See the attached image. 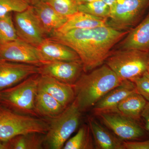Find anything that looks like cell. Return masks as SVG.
Wrapping results in <instances>:
<instances>
[{"mask_svg": "<svg viewBox=\"0 0 149 149\" xmlns=\"http://www.w3.org/2000/svg\"><path fill=\"white\" fill-rule=\"evenodd\" d=\"M18 39L13 17V13L0 17V45Z\"/></svg>", "mask_w": 149, "mask_h": 149, "instance_id": "24", "label": "cell"}, {"mask_svg": "<svg viewBox=\"0 0 149 149\" xmlns=\"http://www.w3.org/2000/svg\"><path fill=\"white\" fill-rule=\"evenodd\" d=\"M93 136L88 124H84L76 135L68 139L63 149H92L95 148Z\"/></svg>", "mask_w": 149, "mask_h": 149, "instance_id": "23", "label": "cell"}, {"mask_svg": "<svg viewBox=\"0 0 149 149\" xmlns=\"http://www.w3.org/2000/svg\"><path fill=\"white\" fill-rule=\"evenodd\" d=\"M149 6V0H116L111 9L109 26L117 30L136 23Z\"/></svg>", "mask_w": 149, "mask_h": 149, "instance_id": "7", "label": "cell"}, {"mask_svg": "<svg viewBox=\"0 0 149 149\" xmlns=\"http://www.w3.org/2000/svg\"><path fill=\"white\" fill-rule=\"evenodd\" d=\"M120 49L149 52V14L120 43Z\"/></svg>", "mask_w": 149, "mask_h": 149, "instance_id": "18", "label": "cell"}, {"mask_svg": "<svg viewBox=\"0 0 149 149\" xmlns=\"http://www.w3.org/2000/svg\"><path fill=\"white\" fill-rule=\"evenodd\" d=\"M88 125L93 136L95 148L125 149L124 141L110 132L95 118L88 117Z\"/></svg>", "mask_w": 149, "mask_h": 149, "instance_id": "16", "label": "cell"}, {"mask_svg": "<svg viewBox=\"0 0 149 149\" xmlns=\"http://www.w3.org/2000/svg\"><path fill=\"white\" fill-rule=\"evenodd\" d=\"M103 1L107 4L110 7V9H111L114 6L116 0H103Z\"/></svg>", "mask_w": 149, "mask_h": 149, "instance_id": "31", "label": "cell"}, {"mask_svg": "<svg viewBox=\"0 0 149 149\" xmlns=\"http://www.w3.org/2000/svg\"><path fill=\"white\" fill-rule=\"evenodd\" d=\"M97 1V0H79L80 4L83 3L91 2L94 1Z\"/></svg>", "mask_w": 149, "mask_h": 149, "instance_id": "32", "label": "cell"}, {"mask_svg": "<svg viewBox=\"0 0 149 149\" xmlns=\"http://www.w3.org/2000/svg\"><path fill=\"white\" fill-rule=\"evenodd\" d=\"M61 15L68 17L78 11L79 0H48L47 2Z\"/></svg>", "mask_w": 149, "mask_h": 149, "instance_id": "26", "label": "cell"}, {"mask_svg": "<svg viewBox=\"0 0 149 149\" xmlns=\"http://www.w3.org/2000/svg\"><path fill=\"white\" fill-rule=\"evenodd\" d=\"M32 5L31 0H0V17L11 13L21 12Z\"/></svg>", "mask_w": 149, "mask_h": 149, "instance_id": "27", "label": "cell"}, {"mask_svg": "<svg viewBox=\"0 0 149 149\" xmlns=\"http://www.w3.org/2000/svg\"><path fill=\"white\" fill-rule=\"evenodd\" d=\"M81 113L74 100L60 114L49 120V127L45 135L44 149H63L78 128Z\"/></svg>", "mask_w": 149, "mask_h": 149, "instance_id": "4", "label": "cell"}, {"mask_svg": "<svg viewBox=\"0 0 149 149\" xmlns=\"http://www.w3.org/2000/svg\"><path fill=\"white\" fill-rule=\"evenodd\" d=\"M96 115L106 127L122 141H137L145 136V130L138 121L122 114L117 110Z\"/></svg>", "mask_w": 149, "mask_h": 149, "instance_id": "8", "label": "cell"}, {"mask_svg": "<svg viewBox=\"0 0 149 149\" xmlns=\"http://www.w3.org/2000/svg\"><path fill=\"white\" fill-rule=\"evenodd\" d=\"M141 117L143 118L145 121L146 129L149 131V102H148L142 112Z\"/></svg>", "mask_w": 149, "mask_h": 149, "instance_id": "30", "label": "cell"}, {"mask_svg": "<svg viewBox=\"0 0 149 149\" xmlns=\"http://www.w3.org/2000/svg\"><path fill=\"white\" fill-rule=\"evenodd\" d=\"M120 80L106 64L83 73L73 85L75 102L81 112L87 111L107 93L120 85Z\"/></svg>", "mask_w": 149, "mask_h": 149, "instance_id": "2", "label": "cell"}, {"mask_svg": "<svg viewBox=\"0 0 149 149\" xmlns=\"http://www.w3.org/2000/svg\"><path fill=\"white\" fill-rule=\"evenodd\" d=\"M39 88L49 93L65 108L75 99L73 85L63 83L49 76L40 74Z\"/></svg>", "mask_w": 149, "mask_h": 149, "instance_id": "15", "label": "cell"}, {"mask_svg": "<svg viewBox=\"0 0 149 149\" xmlns=\"http://www.w3.org/2000/svg\"><path fill=\"white\" fill-rule=\"evenodd\" d=\"M18 38L37 47L48 37L32 5L21 12L13 13Z\"/></svg>", "mask_w": 149, "mask_h": 149, "instance_id": "9", "label": "cell"}, {"mask_svg": "<svg viewBox=\"0 0 149 149\" xmlns=\"http://www.w3.org/2000/svg\"><path fill=\"white\" fill-rule=\"evenodd\" d=\"M105 62L120 80H131L148 71L149 52L120 49L110 53Z\"/></svg>", "mask_w": 149, "mask_h": 149, "instance_id": "5", "label": "cell"}, {"mask_svg": "<svg viewBox=\"0 0 149 149\" xmlns=\"http://www.w3.org/2000/svg\"><path fill=\"white\" fill-rule=\"evenodd\" d=\"M78 11L102 18H109L110 7L103 0H97L91 2L79 5Z\"/></svg>", "mask_w": 149, "mask_h": 149, "instance_id": "25", "label": "cell"}, {"mask_svg": "<svg viewBox=\"0 0 149 149\" xmlns=\"http://www.w3.org/2000/svg\"><path fill=\"white\" fill-rule=\"evenodd\" d=\"M39 67L0 59V92L18 84L34 74Z\"/></svg>", "mask_w": 149, "mask_h": 149, "instance_id": "12", "label": "cell"}, {"mask_svg": "<svg viewBox=\"0 0 149 149\" xmlns=\"http://www.w3.org/2000/svg\"><path fill=\"white\" fill-rule=\"evenodd\" d=\"M148 102L136 91L123 100L118 105L117 109L122 114L139 122Z\"/></svg>", "mask_w": 149, "mask_h": 149, "instance_id": "21", "label": "cell"}, {"mask_svg": "<svg viewBox=\"0 0 149 149\" xmlns=\"http://www.w3.org/2000/svg\"><path fill=\"white\" fill-rule=\"evenodd\" d=\"M44 61H75L80 60L75 51L64 44L47 37L37 47Z\"/></svg>", "mask_w": 149, "mask_h": 149, "instance_id": "14", "label": "cell"}, {"mask_svg": "<svg viewBox=\"0 0 149 149\" xmlns=\"http://www.w3.org/2000/svg\"><path fill=\"white\" fill-rule=\"evenodd\" d=\"M0 59L38 67L45 63L37 47L19 38L0 45Z\"/></svg>", "mask_w": 149, "mask_h": 149, "instance_id": "10", "label": "cell"}, {"mask_svg": "<svg viewBox=\"0 0 149 149\" xmlns=\"http://www.w3.org/2000/svg\"><path fill=\"white\" fill-rule=\"evenodd\" d=\"M48 0H31L32 1V5L34 4L35 3L39 2H47Z\"/></svg>", "mask_w": 149, "mask_h": 149, "instance_id": "33", "label": "cell"}, {"mask_svg": "<svg viewBox=\"0 0 149 149\" xmlns=\"http://www.w3.org/2000/svg\"><path fill=\"white\" fill-rule=\"evenodd\" d=\"M32 6L48 37L58 30L68 20V17L58 13L47 2H39Z\"/></svg>", "mask_w": 149, "mask_h": 149, "instance_id": "17", "label": "cell"}, {"mask_svg": "<svg viewBox=\"0 0 149 149\" xmlns=\"http://www.w3.org/2000/svg\"><path fill=\"white\" fill-rule=\"evenodd\" d=\"M35 107L40 118L48 120L56 117L65 109L52 96L40 89L39 86L35 98Z\"/></svg>", "mask_w": 149, "mask_h": 149, "instance_id": "20", "label": "cell"}, {"mask_svg": "<svg viewBox=\"0 0 149 149\" xmlns=\"http://www.w3.org/2000/svg\"><path fill=\"white\" fill-rule=\"evenodd\" d=\"M126 149H149V140L146 141H124Z\"/></svg>", "mask_w": 149, "mask_h": 149, "instance_id": "29", "label": "cell"}, {"mask_svg": "<svg viewBox=\"0 0 149 149\" xmlns=\"http://www.w3.org/2000/svg\"><path fill=\"white\" fill-rule=\"evenodd\" d=\"M129 32L106 26L72 29L63 33L55 31L47 37L75 51L83 63L84 72H88L101 66L113 47Z\"/></svg>", "mask_w": 149, "mask_h": 149, "instance_id": "1", "label": "cell"}, {"mask_svg": "<svg viewBox=\"0 0 149 149\" xmlns=\"http://www.w3.org/2000/svg\"><path fill=\"white\" fill-rule=\"evenodd\" d=\"M148 71L149 72V66L148 67Z\"/></svg>", "mask_w": 149, "mask_h": 149, "instance_id": "34", "label": "cell"}, {"mask_svg": "<svg viewBox=\"0 0 149 149\" xmlns=\"http://www.w3.org/2000/svg\"><path fill=\"white\" fill-rule=\"evenodd\" d=\"M130 81L135 84L138 93L149 102V72L146 71Z\"/></svg>", "mask_w": 149, "mask_h": 149, "instance_id": "28", "label": "cell"}, {"mask_svg": "<svg viewBox=\"0 0 149 149\" xmlns=\"http://www.w3.org/2000/svg\"><path fill=\"white\" fill-rule=\"evenodd\" d=\"M40 76V74H34L1 91L0 108L17 114L40 118L35 107Z\"/></svg>", "mask_w": 149, "mask_h": 149, "instance_id": "3", "label": "cell"}, {"mask_svg": "<svg viewBox=\"0 0 149 149\" xmlns=\"http://www.w3.org/2000/svg\"><path fill=\"white\" fill-rule=\"evenodd\" d=\"M49 120L17 114L0 108V140L6 141L15 136L37 132L46 134Z\"/></svg>", "mask_w": 149, "mask_h": 149, "instance_id": "6", "label": "cell"}, {"mask_svg": "<svg viewBox=\"0 0 149 149\" xmlns=\"http://www.w3.org/2000/svg\"><path fill=\"white\" fill-rule=\"evenodd\" d=\"M68 17L66 22L56 31L63 33L74 29H91L108 26L107 19L82 12L78 11Z\"/></svg>", "mask_w": 149, "mask_h": 149, "instance_id": "19", "label": "cell"}, {"mask_svg": "<svg viewBox=\"0 0 149 149\" xmlns=\"http://www.w3.org/2000/svg\"><path fill=\"white\" fill-rule=\"evenodd\" d=\"M137 91L136 85L130 80H123L117 87L113 89L101 99L92 108L95 114L116 110L118 104L130 94Z\"/></svg>", "mask_w": 149, "mask_h": 149, "instance_id": "13", "label": "cell"}, {"mask_svg": "<svg viewBox=\"0 0 149 149\" xmlns=\"http://www.w3.org/2000/svg\"><path fill=\"white\" fill-rule=\"evenodd\" d=\"M45 135L32 132L17 135L6 141L7 149H44Z\"/></svg>", "mask_w": 149, "mask_h": 149, "instance_id": "22", "label": "cell"}, {"mask_svg": "<svg viewBox=\"0 0 149 149\" xmlns=\"http://www.w3.org/2000/svg\"><path fill=\"white\" fill-rule=\"evenodd\" d=\"M39 74L73 85L83 74V66L81 61L49 62L39 67Z\"/></svg>", "mask_w": 149, "mask_h": 149, "instance_id": "11", "label": "cell"}]
</instances>
